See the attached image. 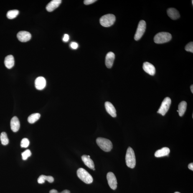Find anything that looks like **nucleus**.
I'll return each mask as SVG.
<instances>
[{
  "label": "nucleus",
  "mask_w": 193,
  "mask_h": 193,
  "mask_svg": "<svg viewBox=\"0 0 193 193\" xmlns=\"http://www.w3.org/2000/svg\"><path fill=\"white\" fill-rule=\"evenodd\" d=\"M97 144L103 151L108 152L113 148V145L111 141L106 138L99 137L96 140Z\"/></svg>",
  "instance_id": "2"
},
{
  "label": "nucleus",
  "mask_w": 193,
  "mask_h": 193,
  "mask_svg": "<svg viewBox=\"0 0 193 193\" xmlns=\"http://www.w3.org/2000/svg\"><path fill=\"white\" fill-rule=\"evenodd\" d=\"M107 179L110 187L113 190L117 188V180L114 174L112 172H109L107 175Z\"/></svg>",
  "instance_id": "8"
},
{
  "label": "nucleus",
  "mask_w": 193,
  "mask_h": 193,
  "mask_svg": "<svg viewBox=\"0 0 193 193\" xmlns=\"http://www.w3.org/2000/svg\"><path fill=\"white\" fill-rule=\"evenodd\" d=\"M41 117L40 114L39 113H35L29 115L28 118V122L29 123H34L38 120H39Z\"/></svg>",
  "instance_id": "22"
},
{
  "label": "nucleus",
  "mask_w": 193,
  "mask_h": 193,
  "mask_svg": "<svg viewBox=\"0 0 193 193\" xmlns=\"http://www.w3.org/2000/svg\"><path fill=\"white\" fill-rule=\"evenodd\" d=\"M96 1V0H85L84 1V3L85 5H89L92 4Z\"/></svg>",
  "instance_id": "29"
},
{
  "label": "nucleus",
  "mask_w": 193,
  "mask_h": 193,
  "mask_svg": "<svg viewBox=\"0 0 193 193\" xmlns=\"http://www.w3.org/2000/svg\"><path fill=\"white\" fill-rule=\"evenodd\" d=\"M192 1V5H193V1Z\"/></svg>",
  "instance_id": "38"
},
{
  "label": "nucleus",
  "mask_w": 193,
  "mask_h": 193,
  "mask_svg": "<svg viewBox=\"0 0 193 193\" xmlns=\"http://www.w3.org/2000/svg\"><path fill=\"white\" fill-rule=\"evenodd\" d=\"M78 177L83 182L87 184H91L93 181L92 176L86 170L80 168L77 171Z\"/></svg>",
  "instance_id": "3"
},
{
  "label": "nucleus",
  "mask_w": 193,
  "mask_h": 193,
  "mask_svg": "<svg viewBox=\"0 0 193 193\" xmlns=\"http://www.w3.org/2000/svg\"><path fill=\"white\" fill-rule=\"evenodd\" d=\"M61 2V0H53L47 4L46 9L47 11L51 12L58 7Z\"/></svg>",
  "instance_id": "14"
},
{
  "label": "nucleus",
  "mask_w": 193,
  "mask_h": 193,
  "mask_svg": "<svg viewBox=\"0 0 193 193\" xmlns=\"http://www.w3.org/2000/svg\"><path fill=\"white\" fill-rule=\"evenodd\" d=\"M17 37L21 42H25L30 40L31 35L29 32L25 31H21L18 33Z\"/></svg>",
  "instance_id": "9"
},
{
  "label": "nucleus",
  "mask_w": 193,
  "mask_h": 193,
  "mask_svg": "<svg viewBox=\"0 0 193 193\" xmlns=\"http://www.w3.org/2000/svg\"><path fill=\"white\" fill-rule=\"evenodd\" d=\"M46 82L45 79L43 77H39L36 79L35 85L38 90H43L46 87Z\"/></svg>",
  "instance_id": "13"
},
{
  "label": "nucleus",
  "mask_w": 193,
  "mask_h": 193,
  "mask_svg": "<svg viewBox=\"0 0 193 193\" xmlns=\"http://www.w3.org/2000/svg\"><path fill=\"white\" fill-rule=\"evenodd\" d=\"M115 59V54L113 52H110L107 54L105 57V64L106 67L110 68L113 67Z\"/></svg>",
  "instance_id": "11"
},
{
  "label": "nucleus",
  "mask_w": 193,
  "mask_h": 193,
  "mask_svg": "<svg viewBox=\"0 0 193 193\" xmlns=\"http://www.w3.org/2000/svg\"><path fill=\"white\" fill-rule=\"evenodd\" d=\"M188 168L189 169L193 171V163H190V164L189 165H188Z\"/></svg>",
  "instance_id": "31"
},
{
  "label": "nucleus",
  "mask_w": 193,
  "mask_h": 193,
  "mask_svg": "<svg viewBox=\"0 0 193 193\" xmlns=\"http://www.w3.org/2000/svg\"><path fill=\"white\" fill-rule=\"evenodd\" d=\"M105 109L107 113L113 118L117 116L116 110L113 104L109 102H106L105 103Z\"/></svg>",
  "instance_id": "12"
},
{
  "label": "nucleus",
  "mask_w": 193,
  "mask_h": 193,
  "mask_svg": "<svg viewBox=\"0 0 193 193\" xmlns=\"http://www.w3.org/2000/svg\"><path fill=\"white\" fill-rule=\"evenodd\" d=\"M126 162L127 166L131 169H133L136 166V160L134 151L131 147H129L127 150Z\"/></svg>",
  "instance_id": "1"
},
{
  "label": "nucleus",
  "mask_w": 193,
  "mask_h": 193,
  "mask_svg": "<svg viewBox=\"0 0 193 193\" xmlns=\"http://www.w3.org/2000/svg\"><path fill=\"white\" fill-rule=\"evenodd\" d=\"M20 124L17 117L14 116L11 119V130L14 132H17L19 129Z\"/></svg>",
  "instance_id": "15"
},
{
  "label": "nucleus",
  "mask_w": 193,
  "mask_h": 193,
  "mask_svg": "<svg viewBox=\"0 0 193 193\" xmlns=\"http://www.w3.org/2000/svg\"><path fill=\"white\" fill-rule=\"evenodd\" d=\"M0 139H1V144L4 146L7 145L9 142L7 134L5 132H3L1 133V136H0Z\"/></svg>",
  "instance_id": "24"
},
{
  "label": "nucleus",
  "mask_w": 193,
  "mask_h": 193,
  "mask_svg": "<svg viewBox=\"0 0 193 193\" xmlns=\"http://www.w3.org/2000/svg\"><path fill=\"white\" fill-rule=\"evenodd\" d=\"M171 103V98L169 97H166L163 100L157 113L164 116L169 110Z\"/></svg>",
  "instance_id": "6"
},
{
  "label": "nucleus",
  "mask_w": 193,
  "mask_h": 193,
  "mask_svg": "<svg viewBox=\"0 0 193 193\" xmlns=\"http://www.w3.org/2000/svg\"><path fill=\"white\" fill-rule=\"evenodd\" d=\"M70 46L72 48L75 49L78 48V46L77 43L72 42L71 43Z\"/></svg>",
  "instance_id": "28"
},
{
  "label": "nucleus",
  "mask_w": 193,
  "mask_h": 193,
  "mask_svg": "<svg viewBox=\"0 0 193 193\" xmlns=\"http://www.w3.org/2000/svg\"><path fill=\"white\" fill-rule=\"evenodd\" d=\"M88 157H89L90 158V156L89 155H88Z\"/></svg>",
  "instance_id": "37"
},
{
  "label": "nucleus",
  "mask_w": 193,
  "mask_h": 193,
  "mask_svg": "<svg viewBox=\"0 0 193 193\" xmlns=\"http://www.w3.org/2000/svg\"><path fill=\"white\" fill-rule=\"evenodd\" d=\"M168 16L173 20L179 19L180 17V15L179 11L174 8H169L167 10Z\"/></svg>",
  "instance_id": "16"
},
{
  "label": "nucleus",
  "mask_w": 193,
  "mask_h": 193,
  "mask_svg": "<svg viewBox=\"0 0 193 193\" xmlns=\"http://www.w3.org/2000/svg\"><path fill=\"white\" fill-rule=\"evenodd\" d=\"M63 41H64V42H68V41L69 40V36H68V34H64L63 39Z\"/></svg>",
  "instance_id": "30"
},
{
  "label": "nucleus",
  "mask_w": 193,
  "mask_h": 193,
  "mask_svg": "<svg viewBox=\"0 0 193 193\" xmlns=\"http://www.w3.org/2000/svg\"><path fill=\"white\" fill-rule=\"evenodd\" d=\"M19 11L17 10H13L8 11L6 16L9 19H13L16 18L19 14Z\"/></svg>",
  "instance_id": "23"
},
{
  "label": "nucleus",
  "mask_w": 193,
  "mask_h": 193,
  "mask_svg": "<svg viewBox=\"0 0 193 193\" xmlns=\"http://www.w3.org/2000/svg\"><path fill=\"white\" fill-rule=\"evenodd\" d=\"M45 181H47L49 183H52L54 182V179L52 176L41 175L38 178L37 180L39 184H43L45 182Z\"/></svg>",
  "instance_id": "20"
},
{
  "label": "nucleus",
  "mask_w": 193,
  "mask_h": 193,
  "mask_svg": "<svg viewBox=\"0 0 193 193\" xmlns=\"http://www.w3.org/2000/svg\"><path fill=\"white\" fill-rule=\"evenodd\" d=\"M172 35L169 33L162 32L158 33L155 36L154 41L157 44H162L169 42L172 39Z\"/></svg>",
  "instance_id": "4"
},
{
  "label": "nucleus",
  "mask_w": 193,
  "mask_h": 193,
  "mask_svg": "<svg viewBox=\"0 0 193 193\" xmlns=\"http://www.w3.org/2000/svg\"><path fill=\"white\" fill-rule=\"evenodd\" d=\"M4 64L6 67L8 69H11L14 66V59L12 55H8L5 59Z\"/></svg>",
  "instance_id": "19"
},
{
  "label": "nucleus",
  "mask_w": 193,
  "mask_h": 193,
  "mask_svg": "<svg viewBox=\"0 0 193 193\" xmlns=\"http://www.w3.org/2000/svg\"><path fill=\"white\" fill-rule=\"evenodd\" d=\"M174 193H180L179 192H175Z\"/></svg>",
  "instance_id": "35"
},
{
  "label": "nucleus",
  "mask_w": 193,
  "mask_h": 193,
  "mask_svg": "<svg viewBox=\"0 0 193 193\" xmlns=\"http://www.w3.org/2000/svg\"><path fill=\"white\" fill-rule=\"evenodd\" d=\"M143 68L145 71L151 75H154L155 74V68L153 64L148 62L143 63Z\"/></svg>",
  "instance_id": "10"
},
{
  "label": "nucleus",
  "mask_w": 193,
  "mask_h": 193,
  "mask_svg": "<svg viewBox=\"0 0 193 193\" xmlns=\"http://www.w3.org/2000/svg\"><path fill=\"white\" fill-rule=\"evenodd\" d=\"M58 192L55 189H52L49 191V193H58Z\"/></svg>",
  "instance_id": "32"
},
{
  "label": "nucleus",
  "mask_w": 193,
  "mask_h": 193,
  "mask_svg": "<svg viewBox=\"0 0 193 193\" xmlns=\"http://www.w3.org/2000/svg\"><path fill=\"white\" fill-rule=\"evenodd\" d=\"M93 170L95 171V169H94Z\"/></svg>",
  "instance_id": "36"
},
{
  "label": "nucleus",
  "mask_w": 193,
  "mask_h": 193,
  "mask_svg": "<svg viewBox=\"0 0 193 193\" xmlns=\"http://www.w3.org/2000/svg\"><path fill=\"white\" fill-rule=\"evenodd\" d=\"M82 161L83 162L84 164L90 169H95V164L93 161L88 156L83 155L82 156Z\"/></svg>",
  "instance_id": "17"
},
{
  "label": "nucleus",
  "mask_w": 193,
  "mask_h": 193,
  "mask_svg": "<svg viewBox=\"0 0 193 193\" xmlns=\"http://www.w3.org/2000/svg\"><path fill=\"white\" fill-rule=\"evenodd\" d=\"M60 193H71L70 191L67 189H65L63 191H62V192H60Z\"/></svg>",
  "instance_id": "33"
},
{
  "label": "nucleus",
  "mask_w": 193,
  "mask_h": 193,
  "mask_svg": "<svg viewBox=\"0 0 193 193\" xmlns=\"http://www.w3.org/2000/svg\"><path fill=\"white\" fill-rule=\"evenodd\" d=\"M29 145V141L27 138H24L21 140V146L22 148H27Z\"/></svg>",
  "instance_id": "26"
},
{
  "label": "nucleus",
  "mask_w": 193,
  "mask_h": 193,
  "mask_svg": "<svg viewBox=\"0 0 193 193\" xmlns=\"http://www.w3.org/2000/svg\"><path fill=\"white\" fill-rule=\"evenodd\" d=\"M190 89H191V92H192V93H193V85H192L191 86Z\"/></svg>",
  "instance_id": "34"
},
{
  "label": "nucleus",
  "mask_w": 193,
  "mask_h": 193,
  "mask_svg": "<svg viewBox=\"0 0 193 193\" xmlns=\"http://www.w3.org/2000/svg\"><path fill=\"white\" fill-rule=\"evenodd\" d=\"M185 49L187 52L193 53V43L190 42L185 46Z\"/></svg>",
  "instance_id": "27"
},
{
  "label": "nucleus",
  "mask_w": 193,
  "mask_h": 193,
  "mask_svg": "<svg viewBox=\"0 0 193 193\" xmlns=\"http://www.w3.org/2000/svg\"><path fill=\"white\" fill-rule=\"evenodd\" d=\"M170 152V150L169 148L164 147L160 150H157L155 154V156L156 157H162L168 156Z\"/></svg>",
  "instance_id": "18"
},
{
  "label": "nucleus",
  "mask_w": 193,
  "mask_h": 193,
  "mask_svg": "<svg viewBox=\"0 0 193 193\" xmlns=\"http://www.w3.org/2000/svg\"><path fill=\"white\" fill-rule=\"evenodd\" d=\"M115 17L113 14H107L103 16L100 19V24L103 27H109L114 24Z\"/></svg>",
  "instance_id": "5"
},
{
  "label": "nucleus",
  "mask_w": 193,
  "mask_h": 193,
  "mask_svg": "<svg viewBox=\"0 0 193 193\" xmlns=\"http://www.w3.org/2000/svg\"><path fill=\"white\" fill-rule=\"evenodd\" d=\"M146 29V23L145 21L141 20L139 22L135 33L134 39L136 41H138L141 38L144 34Z\"/></svg>",
  "instance_id": "7"
},
{
  "label": "nucleus",
  "mask_w": 193,
  "mask_h": 193,
  "mask_svg": "<svg viewBox=\"0 0 193 193\" xmlns=\"http://www.w3.org/2000/svg\"><path fill=\"white\" fill-rule=\"evenodd\" d=\"M31 155H32V153H31L30 150L28 149L26 150L24 152L21 153L22 159L24 160H26L28 158L31 156Z\"/></svg>",
  "instance_id": "25"
},
{
  "label": "nucleus",
  "mask_w": 193,
  "mask_h": 193,
  "mask_svg": "<svg viewBox=\"0 0 193 193\" xmlns=\"http://www.w3.org/2000/svg\"><path fill=\"white\" fill-rule=\"evenodd\" d=\"M187 103L184 101H182L179 104L177 112L179 113L180 116H182L185 113L187 108Z\"/></svg>",
  "instance_id": "21"
}]
</instances>
